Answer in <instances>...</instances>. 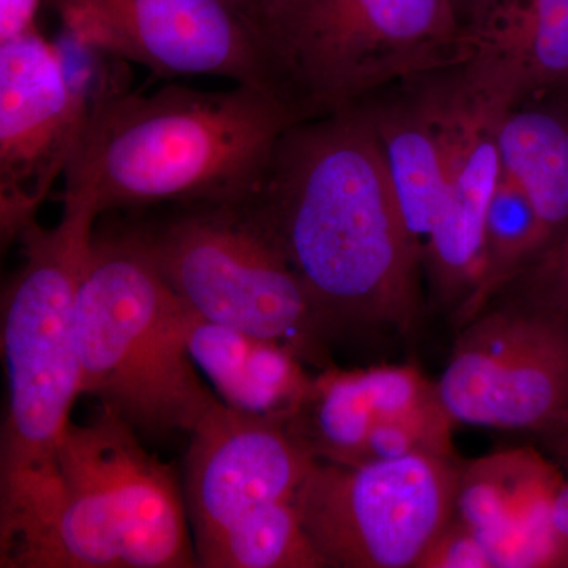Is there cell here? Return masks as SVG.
<instances>
[{"label": "cell", "mask_w": 568, "mask_h": 568, "mask_svg": "<svg viewBox=\"0 0 568 568\" xmlns=\"http://www.w3.org/2000/svg\"><path fill=\"white\" fill-rule=\"evenodd\" d=\"M260 40L272 93L295 122L466 61L452 0H276Z\"/></svg>", "instance_id": "obj_6"}, {"label": "cell", "mask_w": 568, "mask_h": 568, "mask_svg": "<svg viewBox=\"0 0 568 568\" xmlns=\"http://www.w3.org/2000/svg\"><path fill=\"white\" fill-rule=\"evenodd\" d=\"M47 0H0V40L37 28V11Z\"/></svg>", "instance_id": "obj_22"}, {"label": "cell", "mask_w": 568, "mask_h": 568, "mask_svg": "<svg viewBox=\"0 0 568 568\" xmlns=\"http://www.w3.org/2000/svg\"><path fill=\"white\" fill-rule=\"evenodd\" d=\"M81 50L155 77L226 78L272 93L260 37L233 0H47Z\"/></svg>", "instance_id": "obj_10"}, {"label": "cell", "mask_w": 568, "mask_h": 568, "mask_svg": "<svg viewBox=\"0 0 568 568\" xmlns=\"http://www.w3.org/2000/svg\"><path fill=\"white\" fill-rule=\"evenodd\" d=\"M233 2L260 37L261 26L267 18L268 11L275 6L276 0H233Z\"/></svg>", "instance_id": "obj_24"}, {"label": "cell", "mask_w": 568, "mask_h": 568, "mask_svg": "<svg viewBox=\"0 0 568 568\" xmlns=\"http://www.w3.org/2000/svg\"><path fill=\"white\" fill-rule=\"evenodd\" d=\"M123 224L203 320L275 339L324 366L334 335L312 295L241 201L164 204Z\"/></svg>", "instance_id": "obj_7"}, {"label": "cell", "mask_w": 568, "mask_h": 568, "mask_svg": "<svg viewBox=\"0 0 568 568\" xmlns=\"http://www.w3.org/2000/svg\"><path fill=\"white\" fill-rule=\"evenodd\" d=\"M189 316L125 226L93 231L77 304L81 395L138 435H190L220 399L197 375Z\"/></svg>", "instance_id": "obj_4"}, {"label": "cell", "mask_w": 568, "mask_h": 568, "mask_svg": "<svg viewBox=\"0 0 568 568\" xmlns=\"http://www.w3.org/2000/svg\"><path fill=\"white\" fill-rule=\"evenodd\" d=\"M489 0H452L455 11H457L459 21L465 26L484 9Z\"/></svg>", "instance_id": "obj_26"}, {"label": "cell", "mask_w": 568, "mask_h": 568, "mask_svg": "<svg viewBox=\"0 0 568 568\" xmlns=\"http://www.w3.org/2000/svg\"><path fill=\"white\" fill-rule=\"evenodd\" d=\"M564 480L530 448L478 459L459 473L454 518L484 541L495 567H568L552 526Z\"/></svg>", "instance_id": "obj_14"}, {"label": "cell", "mask_w": 568, "mask_h": 568, "mask_svg": "<svg viewBox=\"0 0 568 568\" xmlns=\"http://www.w3.org/2000/svg\"><path fill=\"white\" fill-rule=\"evenodd\" d=\"M552 526L568 556V480H564L552 504Z\"/></svg>", "instance_id": "obj_23"}, {"label": "cell", "mask_w": 568, "mask_h": 568, "mask_svg": "<svg viewBox=\"0 0 568 568\" xmlns=\"http://www.w3.org/2000/svg\"><path fill=\"white\" fill-rule=\"evenodd\" d=\"M293 115L263 89L152 93L103 82L65 175V194L91 197L100 216L164 204L231 203L252 192Z\"/></svg>", "instance_id": "obj_2"}, {"label": "cell", "mask_w": 568, "mask_h": 568, "mask_svg": "<svg viewBox=\"0 0 568 568\" xmlns=\"http://www.w3.org/2000/svg\"><path fill=\"white\" fill-rule=\"evenodd\" d=\"M459 473L454 458L425 454L320 462L295 506L327 567H417L454 517Z\"/></svg>", "instance_id": "obj_9"}, {"label": "cell", "mask_w": 568, "mask_h": 568, "mask_svg": "<svg viewBox=\"0 0 568 568\" xmlns=\"http://www.w3.org/2000/svg\"><path fill=\"white\" fill-rule=\"evenodd\" d=\"M510 280L518 294L504 284L503 304L469 317L437 394L455 424L544 435L568 425V306L528 268Z\"/></svg>", "instance_id": "obj_8"}, {"label": "cell", "mask_w": 568, "mask_h": 568, "mask_svg": "<svg viewBox=\"0 0 568 568\" xmlns=\"http://www.w3.org/2000/svg\"><path fill=\"white\" fill-rule=\"evenodd\" d=\"M540 436L548 450L568 469V425L559 426Z\"/></svg>", "instance_id": "obj_25"}, {"label": "cell", "mask_w": 568, "mask_h": 568, "mask_svg": "<svg viewBox=\"0 0 568 568\" xmlns=\"http://www.w3.org/2000/svg\"><path fill=\"white\" fill-rule=\"evenodd\" d=\"M548 250L547 235L532 201L514 178L500 174L485 220V271L476 295L462 310L465 320L499 287Z\"/></svg>", "instance_id": "obj_19"}, {"label": "cell", "mask_w": 568, "mask_h": 568, "mask_svg": "<svg viewBox=\"0 0 568 568\" xmlns=\"http://www.w3.org/2000/svg\"><path fill=\"white\" fill-rule=\"evenodd\" d=\"M194 548L197 567L205 568L327 567L306 534L295 500L256 508Z\"/></svg>", "instance_id": "obj_18"}, {"label": "cell", "mask_w": 568, "mask_h": 568, "mask_svg": "<svg viewBox=\"0 0 568 568\" xmlns=\"http://www.w3.org/2000/svg\"><path fill=\"white\" fill-rule=\"evenodd\" d=\"M418 568H495L491 552L469 528L452 517L426 549Z\"/></svg>", "instance_id": "obj_20"}, {"label": "cell", "mask_w": 568, "mask_h": 568, "mask_svg": "<svg viewBox=\"0 0 568 568\" xmlns=\"http://www.w3.org/2000/svg\"><path fill=\"white\" fill-rule=\"evenodd\" d=\"M504 173L528 193L548 250L568 234V104L555 92L508 108L497 126Z\"/></svg>", "instance_id": "obj_17"}, {"label": "cell", "mask_w": 568, "mask_h": 568, "mask_svg": "<svg viewBox=\"0 0 568 568\" xmlns=\"http://www.w3.org/2000/svg\"><path fill=\"white\" fill-rule=\"evenodd\" d=\"M552 92L558 93L560 99H562L564 102L568 104V81L566 82V84L560 85L559 89H556V91Z\"/></svg>", "instance_id": "obj_27"}, {"label": "cell", "mask_w": 568, "mask_h": 568, "mask_svg": "<svg viewBox=\"0 0 568 568\" xmlns=\"http://www.w3.org/2000/svg\"><path fill=\"white\" fill-rule=\"evenodd\" d=\"M91 111L58 44L33 28L0 40V223L20 241L67 168Z\"/></svg>", "instance_id": "obj_11"}, {"label": "cell", "mask_w": 568, "mask_h": 568, "mask_svg": "<svg viewBox=\"0 0 568 568\" xmlns=\"http://www.w3.org/2000/svg\"><path fill=\"white\" fill-rule=\"evenodd\" d=\"M463 65L514 106L568 81V0H489L463 26Z\"/></svg>", "instance_id": "obj_15"}, {"label": "cell", "mask_w": 568, "mask_h": 568, "mask_svg": "<svg viewBox=\"0 0 568 568\" xmlns=\"http://www.w3.org/2000/svg\"><path fill=\"white\" fill-rule=\"evenodd\" d=\"M190 529L173 469L102 410L70 422L47 477L0 508V567H197Z\"/></svg>", "instance_id": "obj_3"}, {"label": "cell", "mask_w": 568, "mask_h": 568, "mask_svg": "<svg viewBox=\"0 0 568 568\" xmlns=\"http://www.w3.org/2000/svg\"><path fill=\"white\" fill-rule=\"evenodd\" d=\"M508 108L459 63L446 200L422 264L436 297L462 310L484 280L485 220L503 174L497 126Z\"/></svg>", "instance_id": "obj_13"}, {"label": "cell", "mask_w": 568, "mask_h": 568, "mask_svg": "<svg viewBox=\"0 0 568 568\" xmlns=\"http://www.w3.org/2000/svg\"><path fill=\"white\" fill-rule=\"evenodd\" d=\"M100 219L88 196L63 194L61 222L21 235V267L2 295L7 413L0 437V507L50 473L81 396L77 304L85 257Z\"/></svg>", "instance_id": "obj_5"}, {"label": "cell", "mask_w": 568, "mask_h": 568, "mask_svg": "<svg viewBox=\"0 0 568 568\" xmlns=\"http://www.w3.org/2000/svg\"><path fill=\"white\" fill-rule=\"evenodd\" d=\"M189 349L224 405L252 416L287 422L312 390L304 361L291 347L189 316Z\"/></svg>", "instance_id": "obj_16"}, {"label": "cell", "mask_w": 568, "mask_h": 568, "mask_svg": "<svg viewBox=\"0 0 568 568\" xmlns=\"http://www.w3.org/2000/svg\"><path fill=\"white\" fill-rule=\"evenodd\" d=\"M241 203L334 335L413 328L424 265L362 110L291 123Z\"/></svg>", "instance_id": "obj_1"}, {"label": "cell", "mask_w": 568, "mask_h": 568, "mask_svg": "<svg viewBox=\"0 0 568 568\" xmlns=\"http://www.w3.org/2000/svg\"><path fill=\"white\" fill-rule=\"evenodd\" d=\"M320 463L286 422L222 399L190 432L183 499L194 545L267 504L295 500Z\"/></svg>", "instance_id": "obj_12"}, {"label": "cell", "mask_w": 568, "mask_h": 568, "mask_svg": "<svg viewBox=\"0 0 568 568\" xmlns=\"http://www.w3.org/2000/svg\"><path fill=\"white\" fill-rule=\"evenodd\" d=\"M536 265L552 293L568 304V234L541 254Z\"/></svg>", "instance_id": "obj_21"}]
</instances>
